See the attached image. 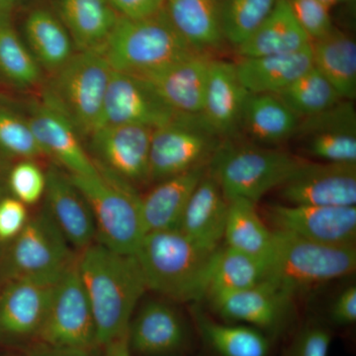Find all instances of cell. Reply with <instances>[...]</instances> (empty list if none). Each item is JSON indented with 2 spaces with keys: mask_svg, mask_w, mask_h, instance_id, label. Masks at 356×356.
<instances>
[{
  "mask_svg": "<svg viewBox=\"0 0 356 356\" xmlns=\"http://www.w3.org/2000/svg\"><path fill=\"white\" fill-rule=\"evenodd\" d=\"M76 266L95 318L97 348H103L128 332L146 282L135 254L98 242L81 250Z\"/></svg>",
  "mask_w": 356,
  "mask_h": 356,
  "instance_id": "obj_1",
  "label": "cell"
},
{
  "mask_svg": "<svg viewBox=\"0 0 356 356\" xmlns=\"http://www.w3.org/2000/svg\"><path fill=\"white\" fill-rule=\"evenodd\" d=\"M217 250L175 229L147 233L135 257L147 289L175 301L194 302L205 298Z\"/></svg>",
  "mask_w": 356,
  "mask_h": 356,
  "instance_id": "obj_2",
  "label": "cell"
},
{
  "mask_svg": "<svg viewBox=\"0 0 356 356\" xmlns=\"http://www.w3.org/2000/svg\"><path fill=\"white\" fill-rule=\"evenodd\" d=\"M266 262V280L295 298L299 293L355 273L356 248L313 242L273 229Z\"/></svg>",
  "mask_w": 356,
  "mask_h": 356,
  "instance_id": "obj_3",
  "label": "cell"
},
{
  "mask_svg": "<svg viewBox=\"0 0 356 356\" xmlns=\"http://www.w3.org/2000/svg\"><path fill=\"white\" fill-rule=\"evenodd\" d=\"M97 168L95 175H67L90 207L96 242L121 254H135L147 234L140 211L142 196L130 182Z\"/></svg>",
  "mask_w": 356,
  "mask_h": 356,
  "instance_id": "obj_4",
  "label": "cell"
},
{
  "mask_svg": "<svg viewBox=\"0 0 356 356\" xmlns=\"http://www.w3.org/2000/svg\"><path fill=\"white\" fill-rule=\"evenodd\" d=\"M305 161L280 149L225 140L209 170L229 201L243 198L257 203L267 192L284 184Z\"/></svg>",
  "mask_w": 356,
  "mask_h": 356,
  "instance_id": "obj_5",
  "label": "cell"
},
{
  "mask_svg": "<svg viewBox=\"0 0 356 356\" xmlns=\"http://www.w3.org/2000/svg\"><path fill=\"white\" fill-rule=\"evenodd\" d=\"M102 51L114 70L140 76L197 51L180 36L163 9L144 19L119 18Z\"/></svg>",
  "mask_w": 356,
  "mask_h": 356,
  "instance_id": "obj_6",
  "label": "cell"
},
{
  "mask_svg": "<svg viewBox=\"0 0 356 356\" xmlns=\"http://www.w3.org/2000/svg\"><path fill=\"white\" fill-rule=\"evenodd\" d=\"M112 72L102 51H79L55 72L44 99L64 112L77 132L90 136L102 126Z\"/></svg>",
  "mask_w": 356,
  "mask_h": 356,
  "instance_id": "obj_7",
  "label": "cell"
},
{
  "mask_svg": "<svg viewBox=\"0 0 356 356\" xmlns=\"http://www.w3.org/2000/svg\"><path fill=\"white\" fill-rule=\"evenodd\" d=\"M72 245L47 210L30 217L22 232L11 242L6 261L8 280L58 281L76 264Z\"/></svg>",
  "mask_w": 356,
  "mask_h": 356,
  "instance_id": "obj_8",
  "label": "cell"
},
{
  "mask_svg": "<svg viewBox=\"0 0 356 356\" xmlns=\"http://www.w3.org/2000/svg\"><path fill=\"white\" fill-rule=\"evenodd\" d=\"M222 142L200 115H181L154 129L149 149V181L159 182L209 165Z\"/></svg>",
  "mask_w": 356,
  "mask_h": 356,
  "instance_id": "obj_9",
  "label": "cell"
},
{
  "mask_svg": "<svg viewBox=\"0 0 356 356\" xmlns=\"http://www.w3.org/2000/svg\"><path fill=\"white\" fill-rule=\"evenodd\" d=\"M35 343L88 351L97 348L95 318L76 261L56 282Z\"/></svg>",
  "mask_w": 356,
  "mask_h": 356,
  "instance_id": "obj_10",
  "label": "cell"
},
{
  "mask_svg": "<svg viewBox=\"0 0 356 356\" xmlns=\"http://www.w3.org/2000/svg\"><path fill=\"white\" fill-rule=\"evenodd\" d=\"M294 298L268 280L210 299L213 310L227 323L252 325L276 336L289 325Z\"/></svg>",
  "mask_w": 356,
  "mask_h": 356,
  "instance_id": "obj_11",
  "label": "cell"
},
{
  "mask_svg": "<svg viewBox=\"0 0 356 356\" xmlns=\"http://www.w3.org/2000/svg\"><path fill=\"white\" fill-rule=\"evenodd\" d=\"M144 79L113 70L103 106L102 126L161 127L181 116ZM100 126V127H102Z\"/></svg>",
  "mask_w": 356,
  "mask_h": 356,
  "instance_id": "obj_12",
  "label": "cell"
},
{
  "mask_svg": "<svg viewBox=\"0 0 356 356\" xmlns=\"http://www.w3.org/2000/svg\"><path fill=\"white\" fill-rule=\"evenodd\" d=\"M278 189L291 205L351 207L356 205V163L306 161Z\"/></svg>",
  "mask_w": 356,
  "mask_h": 356,
  "instance_id": "obj_13",
  "label": "cell"
},
{
  "mask_svg": "<svg viewBox=\"0 0 356 356\" xmlns=\"http://www.w3.org/2000/svg\"><path fill=\"white\" fill-rule=\"evenodd\" d=\"M274 231L327 245H355L356 206L273 204L266 211Z\"/></svg>",
  "mask_w": 356,
  "mask_h": 356,
  "instance_id": "obj_14",
  "label": "cell"
},
{
  "mask_svg": "<svg viewBox=\"0 0 356 356\" xmlns=\"http://www.w3.org/2000/svg\"><path fill=\"white\" fill-rule=\"evenodd\" d=\"M57 281L10 280L0 293V341L9 346L35 343Z\"/></svg>",
  "mask_w": 356,
  "mask_h": 356,
  "instance_id": "obj_15",
  "label": "cell"
},
{
  "mask_svg": "<svg viewBox=\"0 0 356 356\" xmlns=\"http://www.w3.org/2000/svg\"><path fill=\"white\" fill-rule=\"evenodd\" d=\"M154 129L104 125L89 137L95 163L131 184L149 181V149Z\"/></svg>",
  "mask_w": 356,
  "mask_h": 356,
  "instance_id": "obj_16",
  "label": "cell"
},
{
  "mask_svg": "<svg viewBox=\"0 0 356 356\" xmlns=\"http://www.w3.org/2000/svg\"><path fill=\"white\" fill-rule=\"evenodd\" d=\"M294 138L323 163H356V112L343 100L331 108L300 119Z\"/></svg>",
  "mask_w": 356,
  "mask_h": 356,
  "instance_id": "obj_17",
  "label": "cell"
},
{
  "mask_svg": "<svg viewBox=\"0 0 356 356\" xmlns=\"http://www.w3.org/2000/svg\"><path fill=\"white\" fill-rule=\"evenodd\" d=\"M213 60L210 54L196 51L137 76L146 81L177 113L199 115L202 111Z\"/></svg>",
  "mask_w": 356,
  "mask_h": 356,
  "instance_id": "obj_18",
  "label": "cell"
},
{
  "mask_svg": "<svg viewBox=\"0 0 356 356\" xmlns=\"http://www.w3.org/2000/svg\"><path fill=\"white\" fill-rule=\"evenodd\" d=\"M27 120L44 156L56 159L69 175L98 172L95 159L81 145L76 128L53 103L44 99L42 104L33 107Z\"/></svg>",
  "mask_w": 356,
  "mask_h": 356,
  "instance_id": "obj_19",
  "label": "cell"
},
{
  "mask_svg": "<svg viewBox=\"0 0 356 356\" xmlns=\"http://www.w3.org/2000/svg\"><path fill=\"white\" fill-rule=\"evenodd\" d=\"M189 337L184 318L163 302H147L129 325V346L140 356L177 355L187 348Z\"/></svg>",
  "mask_w": 356,
  "mask_h": 356,
  "instance_id": "obj_20",
  "label": "cell"
},
{
  "mask_svg": "<svg viewBox=\"0 0 356 356\" xmlns=\"http://www.w3.org/2000/svg\"><path fill=\"white\" fill-rule=\"evenodd\" d=\"M46 177L44 209L67 243L76 250H84L96 240L95 219L88 201L67 173L53 168Z\"/></svg>",
  "mask_w": 356,
  "mask_h": 356,
  "instance_id": "obj_21",
  "label": "cell"
},
{
  "mask_svg": "<svg viewBox=\"0 0 356 356\" xmlns=\"http://www.w3.org/2000/svg\"><path fill=\"white\" fill-rule=\"evenodd\" d=\"M248 95L236 74L235 63L213 60L202 111L199 115L218 137L222 140L233 139L240 130Z\"/></svg>",
  "mask_w": 356,
  "mask_h": 356,
  "instance_id": "obj_22",
  "label": "cell"
},
{
  "mask_svg": "<svg viewBox=\"0 0 356 356\" xmlns=\"http://www.w3.org/2000/svg\"><path fill=\"white\" fill-rule=\"evenodd\" d=\"M228 210L229 200L208 168L187 203L178 229L204 247L216 250L224 238Z\"/></svg>",
  "mask_w": 356,
  "mask_h": 356,
  "instance_id": "obj_23",
  "label": "cell"
},
{
  "mask_svg": "<svg viewBox=\"0 0 356 356\" xmlns=\"http://www.w3.org/2000/svg\"><path fill=\"white\" fill-rule=\"evenodd\" d=\"M209 165H201L158 182L144 197L140 211L146 233L179 227L187 203Z\"/></svg>",
  "mask_w": 356,
  "mask_h": 356,
  "instance_id": "obj_24",
  "label": "cell"
},
{
  "mask_svg": "<svg viewBox=\"0 0 356 356\" xmlns=\"http://www.w3.org/2000/svg\"><path fill=\"white\" fill-rule=\"evenodd\" d=\"M57 13L79 51H102L120 18L108 0H57Z\"/></svg>",
  "mask_w": 356,
  "mask_h": 356,
  "instance_id": "obj_25",
  "label": "cell"
},
{
  "mask_svg": "<svg viewBox=\"0 0 356 356\" xmlns=\"http://www.w3.org/2000/svg\"><path fill=\"white\" fill-rule=\"evenodd\" d=\"M236 74L252 95H277L313 67L312 47L285 55L240 58Z\"/></svg>",
  "mask_w": 356,
  "mask_h": 356,
  "instance_id": "obj_26",
  "label": "cell"
},
{
  "mask_svg": "<svg viewBox=\"0 0 356 356\" xmlns=\"http://www.w3.org/2000/svg\"><path fill=\"white\" fill-rule=\"evenodd\" d=\"M222 0H166L165 10L173 27L194 50L210 54L225 40Z\"/></svg>",
  "mask_w": 356,
  "mask_h": 356,
  "instance_id": "obj_27",
  "label": "cell"
},
{
  "mask_svg": "<svg viewBox=\"0 0 356 356\" xmlns=\"http://www.w3.org/2000/svg\"><path fill=\"white\" fill-rule=\"evenodd\" d=\"M311 44L295 19L288 0H280L270 15L236 50L240 58L264 57L295 53Z\"/></svg>",
  "mask_w": 356,
  "mask_h": 356,
  "instance_id": "obj_28",
  "label": "cell"
},
{
  "mask_svg": "<svg viewBox=\"0 0 356 356\" xmlns=\"http://www.w3.org/2000/svg\"><path fill=\"white\" fill-rule=\"evenodd\" d=\"M300 118L276 95H248L240 130L262 145H280L294 138Z\"/></svg>",
  "mask_w": 356,
  "mask_h": 356,
  "instance_id": "obj_29",
  "label": "cell"
},
{
  "mask_svg": "<svg viewBox=\"0 0 356 356\" xmlns=\"http://www.w3.org/2000/svg\"><path fill=\"white\" fill-rule=\"evenodd\" d=\"M313 65L332 83L344 100L356 97V44L350 35L334 27L312 42Z\"/></svg>",
  "mask_w": 356,
  "mask_h": 356,
  "instance_id": "obj_30",
  "label": "cell"
},
{
  "mask_svg": "<svg viewBox=\"0 0 356 356\" xmlns=\"http://www.w3.org/2000/svg\"><path fill=\"white\" fill-rule=\"evenodd\" d=\"M29 50L40 67L55 74L74 55V43L57 15L47 9L33 10L25 20Z\"/></svg>",
  "mask_w": 356,
  "mask_h": 356,
  "instance_id": "obj_31",
  "label": "cell"
},
{
  "mask_svg": "<svg viewBox=\"0 0 356 356\" xmlns=\"http://www.w3.org/2000/svg\"><path fill=\"white\" fill-rule=\"evenodd\" d=\"M266 259L229 247L219 248L213 259L205 298L247 289L266 280Z\"/></svg>",
  "mask_w": 356,
  "mask_h": 356,
  "instance_id": "obj_32",
  "label": "cell"
},
{
  "mask_svg": "<svg viewBox=\"0 0 356 356\" xmlns=\"http://www.w3.org/2000/svg\"><path fill=\"white\" fill-rule=\"evenodd\" d=\"M196 325L201 337L219 356H269L270 337L266 332L238 323H220L195 314Z\"/></svg>",
  "mask_w": 356,
  "mask_h": 356,
  "instance_id": "obj_33",
  "label": "cell"
},
{
  "mask_svg": "<svg viewBox=\"0 0 356 356\" xmlns=\"http://www.w3.org/2000/svg\"><path fill=\"white\" fill-rule=\"evenodd\" d=\"M224 238L227 247L267 259L273 242V229L259 214L257 203L248 199L229 201Z\"/></svg>",
  "mask_w": 356,
  "mask_h": 356,
  "instance_id": "obj_34",
  "label": "cell"
},
{
  "mask_svg": "<svg viewBox=\"0 0 356 356\" xmlns=\"http://www.w3.org/2000/svg\"><path fill=\"white\" fill-rule=\"evenodd\" d=\"M276 95L300 119L320 113L344 100L314 65Z\"/></svg>",
  "mask_w": 356,
  "mask_h": 356,
  "instance_id": "obj_35",
  "label": "cell"
},
{
  "mask_svg": "<svg viewBox=\"0 0 356 356\" xmlns=\"http://www.w3.org/2000/svg\"><path fill=\"white\" fill-rule=\"evenodd\" d=\"M0 72L23 88L35 86L41 77V67L21 41L10 19L0 23Z\"/></svg>",
  "mask_w": 356,
  "mask_h": 356,
  "instance_id": "obj_36",
  "label": "cell"
},
{
  "mask_svg": "<svg viewBox=\"0 0 356 356\" xmlns=\"http://www.w3.org/2000/svg\"><path fill=\"white\" fill-rule=\"evenodd\" d=\"M280 0H222L225 40L234 47L245 42L270 15Z\"/></svg>",
  "mask_w": 356,
  "mask_h": 356,
  "instance_id": "obj_37",
  "label": "cell"
},
{
  "mask_svg": "<svg viewBox=\"0 0 356 356\" xmlns=\"http://www.w3.org/2000/svg\"><path fill=\"white\" fill-rule=\"evenodd\" d=\"M0 151L21 161L44 156L27 119L4 107H0Z\"/></svg>",
  "mask_w": 356,
  "mask_h": 356,
  "instance_id": "obj_38",
  "label": "cell"
},
{
  "mask_svg": "<svg viewBox=\"0 0 356 356\" xmlns=\"http://www.w3.org/2000/svg\"><path fill=\"white\" fill-rule=\"evenodd\" d=\"M46 173L33 159H23L11 168L8 185L13 197L26 206L35 205L46 191Z\"/></svg>",
  "mask_w": 356,
  "mask_h": 356,
  "instance_id": "obj_39",
  "label": "cell"
},
{
  "mask_svg": "<svg viewBox=\"0 0 356 356\" xmlns=\"http://www.w3.org/2000/svg\"><path fill=\"white\" fill-rule=\"evenodd\" d=\"M295 19L311 42L323 38L332 31L330 9L320 0H288Z\"/></svg>",
  "mask_w": 356,
  "mask_h": 356,
  "instance_id": "obj_40",
  "label": "cell"
},
{
  "mask_svg": "<svg viewBox=\"0 0 356 356\" xmlns=\"http://www.w3.org/2000/svg\"><path fill=\"white\" fill-rule=\"evenodd\" d=\"M332 334L318 325L304 327L290 344L285 356H329Z\"/></svg>",
  "mask_w": 356,
  "mask_h": 356,
  "instance_id": "obj_41",
  "label": "cell"
},
{
  "mask_svg": "<svg viewBox=\"0 0 356 356\" xmlns=\"http://www.w3.org/2000/svg\"><path fill=\"white\" fill-rule=\"evenodd\" d=\"M28 206L13 196L0 198V243H11L25 228Z\"/></svg>",
  "mask_w": 356,
  "mask_h": 356,
  "instance_id": "obj_42",
  "label": "cell"
},
{
  "mask_svg": "<svg viewBox=\"0 0 356 356\" xmlns=\"http://www.w3.org/2000/svg\"><path fill=\"white\" fill-rule=\"evenodd\" d=\"M120 17L144 19L165 9L166 0H108Z\"/></svg>",
  "mask_w": 356,
  "mask_h": 356,
  "instance_id": "obj_43",
  "label": "cell"
},
{
  "mask_svg": "<svg viewBox=\"0 0 356 356\" xmlns=\"http://www.w3.org/2000/svg\"><path fill=\"white\" fill-rule=\"evenodd\" d=\"M331 318L334 324L348 325L356 322V286L346 288L334 299L331 307Z\"/></svg>",
  "mask_w": 356,
  "mask_h": 356,
  "instance_id": "obj_44",
  "label": "cell"
},
{
  "mask_svg": "<svg viewBox=\"0 0 356 356\" xmlns=\"http://www.w3.org/2000/svg\"><path fill=\"white\" fill-rule=\"evenodd\" d=\"M16 356H91V351L34 343Z\"/></svg>",
  "mask_w": 356,
  "mask_h": 356,
  "instance_id": "obj_45",
  "label": "cell"
},
{
  "mask_svg": "<svg viewBox=\"0 0 356 356\" xmlns=\"http://www.w3.org/2000/svg\"><path fill=\"white\" fill-rule=\"evenodd\" d=\"M104 356H132L128 341V332L115 337L103 346Z\"/></svg>",
  "mask_w": 356,
  "mask_h": 356,
  "instance_id": "obj_46",
  "label": "cell"
},
{
  "mask_svg": "<svg viewBox=\"0 0 356 356\" xmlns=\"http://www.w3.org/2000/svg\"><path fill=\"white\" fill-rule=\"evenodd\" d=\"M19 0H0V23L9 20L14 6Z\"/></svg>",
  "mask_w": 356,
  "mask_h": 356,
  "instance_id": "obj_47",
  "label": "cell"
},
{
  "mask_svg": "<svg viewBox=\"0 0 356 356\" xmlns=\"http://www.w3.org/2000/svg\"><path fill=\"white\" fill-rule=\"evenodd\" d=\"M320 1L331 10L332 7L341 3H346V2H350L351 0H320Z\"/></svg>",
  "mask_w": 356,
  "mask_h": 356,
  "instance_id": "obj_48",
  "label": "cell"
}]
</instances>
